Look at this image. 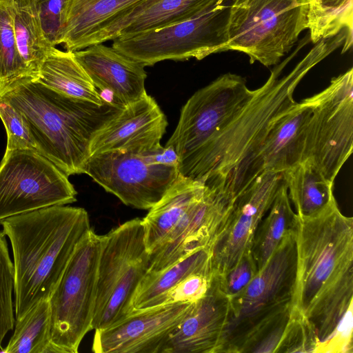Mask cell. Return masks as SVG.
<instances>
[{"instance_id":"1","label":"cell","mask_w":353,"mask_h":353,"mask_svg":"<svg viewBox=\"0 0 353 353\" xmlns=\"http://www.w3.org/2000/svg\"><path fill=\"white\" fill-rule=\"evenodd\" d=\"M340 36L322 39L287 74L291 57L276 65L266 82L228 123L178 165L179 174L203 181L234 201L248 185L252 163L274 121L295 103L299 83L316 65L341 47Z\"/></svg>"},{"instance_id":"2","label":"cell","mask_w":353,"mask_h":353,"mask_svg":"<svg viewBox=\"0 0 353 353\" xmlns=\"http://www.w3.org/2000/svg\"><path fill=\"white\" fill-rule=\"evenodd\" d=\"M292 230L296 270L290 319L308 332L316 348L352 307L353 219L340 212L334 198L312 215L295 213Z\"/></svg>"},{"instance_id":"3","label":"cell","mask_w":353,"mask_h":353,"mask_svg":"<svg viewBox=\"0 0 353 353\" xmlns=\"http://www.w3.org/2000/svg\"><path fill=\"white\" fill-rule=\"evenodd\" d=\"M10 239L14 268L15 319L49 299L77 246L92 229L87 211L52 205L0 223Z\"/></svg>"},{"instance_id":"4","label":"cell","mask_w":353,"mask_h":353,"mask_svg":"<svg viewBox=\"0 0 353 353\" xmlns=\"http://www.w3.org/2000/svg\"><path fill=\"white\" fill-rule=\"evenodd\" d=\"M0 97L22 116L37 151L68 176L83 174L94 133L123 107L70 97L31 77L16 82Z\"/></svg>"},{"instance_id":"5","label":"cell","mask_w":353,"mask_h":353,"mask_svg":"<svg viewBox=\"0 0 353 353\" xmlns=\"http://www.w3.org/2000/svg\"><path fill=\"white\" fill-rule=\"evenodd\" d=\"M295 270L292 225L264 267L231 300L221 352H252L265 336L288 321Z\"/></svg>"},{"instance_id":"6","label":"cell","mask_w":353,"mask_h":353,"mask_svg":"<svg viewBox=\"0 0 353 353\" xmlns=\"http://www.w3.org/2000/svg\"><path fill=\"white\" fill-rule=\"evenodd\" d=\"M142 219L135 218L101 236L92 330H102L133 312L132 301L149 270Z\"/></svg>"},{"instance_id":"7","label":"cell","mask_w":353,"mask_h":353,"mask_svg":"<svg viewBox=\"0 0 353 353\" xmlns=\"http://www.w3.org/2000/svg\"><path fill=\"white\" fill-rule=\"evenodd\" d=\"M307 0H230L228 49L277 64L307 29Z\"/></svg>"},{"instance_id":"8","label":"cell","mask_w":353,"mask_h":353,"mask_svg":"<svg viewBox=\"0 0 353 353\" xmlns=\"http://www.w3.org/2000/svg\"><path fill=\"white\" fill-rule=\"evenodd\" d=\"M101 236L91 229L77 246L50 298L51 341L77 353L92 330Z\"/></svg>"},{"instance_id":"9","label":"cell","mask_w":353,"mask_h":353,"mask_svg":"<svg viewBox=\"0 0 353 353\" xmlns=\"http://www.w3.org/2000/svg\"><path fill=\"white\" fill-rule=\"evenodd\" d=\"M229 10L230 1H226L194 18L119 37L112 47L145 66L165 60H201L228 50Z\"/></svg>"},{"instance_id":"10","label":"cell","mask_w":353,"mask_h":353,"mask_svg":"<svg viewBox=\"0 0 353 353\" xmlns=\"http://www.w3.org/2000/svg\"><path fill=\"white\" fill-rule=\"evenodd\" d=\"M312 108L306 127L303 160L331 183L352 152L353 69L332 78L307 98Z\"/></svg>"},{"instance_id":"11","label":"cell","mask_w":353,"mask_h":353,"mask_svg":"<svg viewBox=\"0 0 353 353\" xmlns=\"http://www.w3.org/2000/svg\"><path fill=\"white\" fill-rule=\"evenodd\" d=\"M68 176L31 150H6L0 163V223L4 219L77 201Z\"/></svg>"},{"instance_id":"12","label":"cell","mask_w":353,"mask_h":353,"mask_svg":"<svg viewBox=\"0 0 353 353\" xmlns=\"http://www.w3.org/2000/svg\"><path fill=\"white\" fill-rule=\"evenodd\" d=\"M243 77L224 74L195 92L182 107L177 125L165 147L178 157V165L206 143L251 99Z\"/></svg>"},{"instance_id":"13","label":"cell","mask_w":353,"mask_h":353,"mask_svg":"<svg viewBox=\"0 0 353 353\" xmlns=\"http://www.w3.org/2000/svg\"><path fill=\"white\" fill-rule=\"evenodd\" d=\"M162 148L145 154L110 152L94 155L87 161L83 174L90 176L125 205L150 210L179 174L178 166L159 159Z\"/></svg>"},{"instance_id":"14","label":"cell","mask_w":353,"mask_h":353,"mask_svg":"<svg viewBox=\"0 0 353 353\" xmlns=\"http://www.w3.org/2000/svg\"><path fill=\"white\" fill-rule=\"evenodd\" d=\"M281 181V174L263 172L236 198L208 248L213 276L224 277L252 254L256 231Z\"/></svg>"},{"instance_id":"15","label":"cell","mask_w":353,"mask_h":353,"mask_svg":"<svg viewBox=\"0 0 353 353\" xmlns=\"http://www.w3.org/2000/svg\"><path fill=\"white\" fill-rule=\"evenodd\" d=\"M194 302L169 303L134 310L114 324L95 330V353H161Z\"/></svg>"},{"instance_id":"16","label":"cell","mask_w":353,"mask_h":353,"mask_svg":"<svg viewBox=\"0 0 353 353\" xmlns=\"http://www.w3.org/2000/svg\"><path fill=\"white\" fill-rule=\"evenodd\" d=\"M168 121L154 99L145 93L123 105L93 134L90 157L110 153L145 154L160 149Z\"/></svg>"},{"instance_id":"17","label":"cell","mask_w":353,"mask_h":353,"mask_svg":"<svg viewBox=\"0 0 353 353\" xmlns=\"http://www.w3.org/2000/svg\"><path fill=\"white\" fill-rule=\"evenodd\" d=\"M230 313V298L221 279L212 275L206 293L194 303L161 353L221 352Z\"/></svg>"},{"instance_id":"18","label":"cell","mask_w":353,"mask_h":353,"mask_svg":"<svg viewBox=\"0 0 353 353\" xmlns=\"http://www.w3.org/2000/svg\"><path fill=\"white\" fill-rule=\"evenodd\" d=\"M226 1L142 0L101 23L78 43L76 50L181 22Z\"/></svg>"},{"instance_id":"19","label":"cell","mask_w":353,"mask_h":353,"mask_svg":"<svg viewBox=\"0 0 353 353\" xmlns=\"http://www.w3.org/2000/svg\"><path fill=\"white\" fill-rule=\"evenodd\" d=\"M232 203L209 188L205 197L188 212L164 244L150 255L148 272L161 270L199 249L208 250Z\"/></svg>"},{"instance_id":"20","label":"cell","mask_w":353,"mask_h":353,"mask_svg":"<svg viewBox=\"0 0 353 353\" xmlns=\"http://www.w3.org/2000/svg\"><path fill=\"white\" fill-rule=\"evenodd\" d=\"M95 88L109 92L112 101L123 106L146 92L145 65L103 43L73 52Z\"/></svg>"},{"instance_id":"21","label":"cell","mask_w":353,"mask_h":353,"mask_svg":"<svg viewBox=\"0 0 353 353\" xmlns=\"http://www.w3.org/2000/svg\"><path fill=\"white\" fill-rule=\"evenodd\" d=\"M311 111L306 98L296 102L274 121L250 166L249 185L263 172L281 174L303 161Z\"/></svg>"},{"instance_id":"22","label":"cell","mask_w":353,"mask_h":353,"mask_svg":"<svg viewBox=\"0 0 353 353\" xmlns=\"http://www.w3.org/2000/svg\"><path fill=\"white\" fill-rule=\"evenodd\" d=\"M208 189L201 181L179 174L142 219L150 255L164 244L188 212L205 197Z\"/></svg>"},{"instance_id":"23","label":"cell","mask_w":353,"mask_h":353,"mask_svg":"<svg viewBox=\"0 0 353 353\" xmlns=\"http://www.w3.org/2000/svg\"><path fill=\"white\" fill-rule=\"evenodd\" d=\"M33 79L70 97L97 105L108 101L97 91L71 51L52 47Z\"/></svg>"},{"instance_id":"24","label":"cell","mask_w":353,"mask_h":353,"mask_svg":"<svg viewBox=\"0 0 353 353\" xmlns=\"http://www.w3.org/2000/svg\"><path fill=\"white\" fill-rule=\"evenodd\" d=\"M199 272L212 274L206 248L196 250L161 270L148 272L133 296V311L163 304L168 293L183 279Z\"/></svg>"},{"instance_id":"25","label":"cell","mask_w":353,"mask_h":353,"mask_svg":"<svg viewBox=\"0 0 353 353\" xmlns=\"http://www.w3.org/2000/svg\"><path fill=\"white\" fill-rule=\"evenodd\" d=\"M281 178L298 215L316 214L334 199L333 183L307 160L283 171Z\"/></svg>"},{"instance_id":"26","label":"cell","mask_w":353,"mask_h":353,"mask_svg":"<svg viewBox=\"0 0 353 353\" xmlns=\"http://www.w3.org/2000/svg\"><path fill=\"white\" fill-rule=\"evenodd\" d=\"M19 54L31 78L37 74L52 46L41 25L37 0H10Z\"/></svg>"},{"instance_id":"27","label":"cell","mask_w":353,"mask_h":353,"mask_svg":"<svg viewBox=\"0 0 353 353\" xmlns=\"http://www.w3.org/2000/svg\"><path fill=\"white\" fill-rule=\"evenodd\" d=\"M294 214L287 188L281 181L271 207L254 235L251 253L257 271L264 267L285 232L292 227Z\"/></svg>"},{"instance_id":"28","label":"cell","mask_w":353,"mask_h":353,"mask_svg":"<svg viewBox=\"0 0 353 353\" xmlns=\"http://www.w3.org/2000/svg\"><path fill=\"white\" fill-rule=\"evenodd\" d=\"M5 353H59L51 341L49 299H43L15 321Z\"/></svg>"},{"instance_id":"29","label":"cell","mask_w":353,"mask_h":353,"mask_svg":"<svg viewBox=\"0 0 353 353\" xmlns=\"http://www.w3.org/2000/svg\"><path fill=\"white\" fill-rule=\"evenodd\" d=\"M142 0H97L65 17L61 43L74 52L77 43L101 23Z\"/></svg>"},{"instance_id":"30","label":"cell","mask_w":353,"mask_h":353,"mask_svg":"<svg viewBox=\"0 0 353 353\" xmlns=\"http://www.w3.org/2000/svg\"><path fill=\"white\" fill-rule=\"evenodd\" d=\"M307 29L314 44L346 29L352 35V0H307Z\"/></svg>"},{"instance_id":"31","label":"cell","mask_w":353,"mask_h":353,"mask_svg":"<svg viewBox=\"0 0 353 353\" xmlns=\"http://www.w3.org/2000/svg\"><path fill=\"white\" fill-rule=\"evenodd\" d=\"M31 77L17 48L10 0H0V94L21 79Z\"/></svg>"},{"instance_id":"32","label":"cell","mask_w":353,"mask_h":353,"mask_svg":"<svg viewBox=\"0 0 353 353\" xmlns=\"http://www.w3.org/2000/svg\"><path fill=\"white\" fill-rule=\"evenodd\" d=\"M14 292V268L12 262L6 235L0 231V348L8 332L15 325L14 305L12 294Z\"/></svg>"},{"instance_id":"33","label":"cell","mask_w":353,"mask_h":353,"mask_svg":"<svg viewBox=\"0 0 353 353\" xmlns=\"http://www.w3.org/2000/svg\"><path fill=\"white\" fill-rule=\"evenodd\" d=\"M0 119L3 123L7 133L6 150H31L37 151L35 144L20 112L1 97Z\"/></svg>"},{"instance_id":"34","label":"cell","mask_w":353,"mask_h":353,"mask_svg":"<svg viewBox=\"0 0 353 353\" xmlns=\"http://www.w3.org/2000/svg\"><path fill=\"white\" fill-rule=\"evenodd\" d=\"M68 0H37L43 34L53 47L61 43Z\"/></svg>"},{"instance_id":"35","label":"cell","mask_w":353,"mask_h":353,"mask_svg":"<svg viewBox=\"0 0 353 353\" xmlns=\"http://www.w3.org/2000/svg\"><path fill=\"white\" fill-rule=\"evenodd\" d=\"M212 276L201 272L189 275L168 293L164 303L196 302L206 293Z\"/></svg>"},{"instance_id":"36","label":"cell","mask_w":353,"mask_h":353,"mask_svg":"<svg viewBox=\"0 0 353 353\" xmlns=\"http://www.w3.org/2000/svg\"><path fill=\"white\" fill-rule=\"evenodd\" d=\"M256 272V265L250 254L243 257L224 277H219L230 300L243 292Z\"/></svg>"},{"instance_id":"37","label":"cell","mask_w":353,"mask_h":353,"mask_svg":"<svg viewBox=\"0 0 353 353\" xmlns=\"http://www.w3.org/2000/svg\"><path fill=\"white\" fill-rule=\"evenodd\" d=\"M353 307L344 315L333 334L319 343L314 352H352Z\"/></svg>"},{"instance_id":"38","label":"cell","mask_w":353,"mask_h":353,"mask_svg":"<svg viewBox=\"0 0 353 353\" xmlns=\"http://www.w3.org/2000/svg\"><path fill=\"white\" fill-rule=\"evenodd\" d=\"M95 1L97 0H68L65 9V15L76 12Z\"/></svg>"}]
</instances>
